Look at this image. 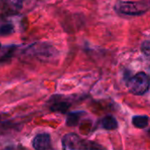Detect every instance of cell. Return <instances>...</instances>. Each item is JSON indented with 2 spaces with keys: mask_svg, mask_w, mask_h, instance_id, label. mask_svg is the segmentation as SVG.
<instances>
[{
  "mask_svg": "<svg viewBox=\"0 0 150 150\" xmlns=\"http://www.w3.org/2000/svg\"><path fill=\"white\" fill-rule=\"evenodd\" d=\"M86 150H106V149L98 143L92 142H87Z\"/></svg>",
  "mask_w": 150,
  "mask_h": 150,
  "instance_id": "cell-10",
  "label": "cell"
},
{
  "mask_svg": "<svg viewBox=\"0 0 150 150\" xmlns=\"http://www.w3.org/2000/svg\"><path fill=\"white\" fill-rule=\"evenodd\" d=\"M149 136H150V130L149 131Z\"/></svg>",
  "mask_w": 150,
  "mask_h": 150,
  "instance_id": "cell-13",
  "label": "cell"
},
{
  "mask_svg": "<svg viewBox=\"0 0 150 150\" xmlns=\"http://www.w3.org/2000/svg\"><path fill=\"white\" fill-rule=\"evenodd\" d=\"M13 32H14V28L11 24H4L0 26V36L10 35Z\"/></svg>",
  "mask_w": 150,
  "mask_h": 150,
  "instance_id": "cell-9",
  "label": "cell"
},
{
  "mask_svg": "<svg viewBox=\"0 0 150 150\" xmlns=\"http://www.w3.org/2000/svg\"><path fill=\"white\" fill-rule=\"evenodd\" d=\"M69 108V104L67 102H63V101L56 102L54 105H52L50 107V109L53 112H62V113L66 112Z\"/></svg>",
  "mask_w": 150,
  "mask_h": 150,
  "instance_id": "cell-8",
  "label": "cell"
},
{
  "mask_svg": "<svg viewBox=\"0 0 150 150\" xmlns=\"http://www.w3.org/2000/svg\"><path fill=\"white\" fill-rule=\"evenodd\" d=\"M0 48H1V44H0Z\"/></svg>",
  "mask_w": 150,
  "mask_h": 150,
  "instance_id": "cell-14",
  "label": "cell"
},
{
  "mask_svg": "<svg viewBox=\"0 0 150 150\" xmlns=\"http://www.w3.org/2000/svg\"><path fill=\"white\" fill-rule=\"evenodd\" d=\"M21 1L22 0H11L13 5L18 6V7H21Z\"/></svg>",
  "mask_w": 150,
  "mask_h": 150,
  "instance_id": "cell-12",
  "label": "cell"
},
{
  "mask_svg": "<svg viewBox=\"0 0 150 150\" xmlns=\"http://www.w3.org/2000/svg\"><path fill=\"white\" fill-rule=\"evenodd\" d=\"M142 52L146 55L150 56V40H145L142 44Z\"/></svg>",
  "mask_w": 150,
  "mask_h": 150,
  "instance_id": "cell-11",
  "label": "cell"
},
{
  "mask_svg": "<svg viewBox=\"0 0 150 150\" xmlns=\"http://www.w3.org/2000/svg\"><path fill=\"white\" fill-rule=\"evenodd\" d=\"M63 146L70 150H86L87 142L81 140L76 134H69L64 136L62 140Z\"/></svg>",
  "mask_w": 150,
  "mask_h": 150,
  "instance_id": "cell-3",
  "label": "cell"
},
{
  "mask_svg": "<svg viewBox=\"0 0 150 150\" xmlns=\"http://www.w3.org/2000/svg\"><path fill=\"white\" fill-rule=\"evenodd\" d=\"M149 8V5L143 0L133 1H120L115 5V10L121 14L129 16H139L144 14Z\"/></svg>",
  "mask_w": 150,
  "mask_h": 150,
  "instance_id": "cell-1",
  "label": "cell"
},
{
  "mask_svg": "<svg viewBox=\"0 0 150 150\" xmlns=\"http://www.w3.org/2000/svg\"><path fill=\"white\" fill-rule=\"evenodd\" d=\"M127 84L130 92L134 95H142L149 88V78L144 72H140L129 78Z\"/></svg>",
  "mask_w": 150,
  "mask_h": 150,
  "instance_id": "cell-2",
  "label": "cell"
},
{
  "mask_svg": "<svg viewBox=\"0 0 150 150\" xmlns=\"http://www.w3.org/2000/svg\"><path fill=\"white\" fill-rule=\"evenodd\" d=\"M51 146V137L48 134H40L33 140V147L35 150H48Z\"/></svg>",
  "mask_w": 150,
  "mask_h": 150,
  "instance_id": "cell-4",
  "label": "cell"
},
{
  "mask_svg": "<svg viewBox=\"0 0 150 150\" xmlns=\"http://www.w3.org/2000/svg\"><path fill=\"white\" fill-rule=\"evenodd\" d=\"M101 126L103 128H105L106 130H114L118 127V122L114 117L108 115V116H105L102 120Z\"/></svg>",
  "mask_w": 150,
  "mask_h": 150,
  "instance_id": "cell-5",
  "label": "cell"
},
{
  "mask_svg": "<svg viewBox=\"0 0 150 150\" xmlns=\"http://www.w3.org/2000/svg\"><path fill=\"white\" fill-rule=\"evenodd\" d=\"M83 112H70L68 114L67 119H66V124L69 127H76L81 118V114Z\"/></svg>",
  "mask_w": 150,
  "mask_h": 150,
  "instance_id": "cell-7",
  "label": "cell"
},
{
  "mask_svg": "<svg viewBox=\"0 0 150 150\" xmlns=\"http://www.w3.org/2000/svg\"><path fill=\"white\" fill-rule=\"evenodd\" d=\"M149 117L145 115H136L133 118V124L137 128H145L149 125Z\"/></svg>",
  "mask_w": 150,
  "mask_h": 150,
  "instance_id": "cell-6",
  "label": "cell"
}]
</instances>
